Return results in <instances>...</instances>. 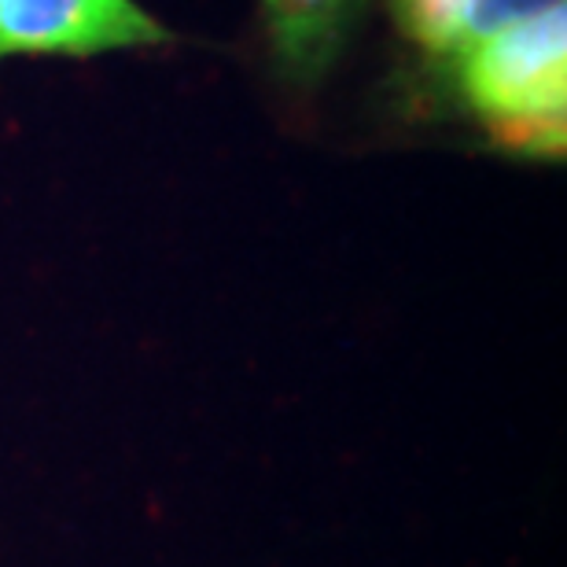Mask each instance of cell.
Returning a JSON list of instances; mask_svg holds the SVG:
<instances>
[{"label": "cell", "instance_id": "obj_4", "mask_svg": "<svg viewBox=\"0 0 567 567\" xmlns=\"http://www.w3.org/2000/svg\"><path fill=\"white\" fill-rule=\"evenodd\" d=\"M354 0H262L266 27L291 74H317L332 55Z\"/></svg>", "mask_w": 567, "mask_h": 567}, {"label": "cell", "instance_id": "obj_3", "mask_svg": "<svg viewBox=\"0 0 567 567\" xmlns=\"http://www.w3.org/2000/svg\"><path fill=\"white\" fill-rule=\"evenodd\" d=\"M553 4L564 0H391L405 38L442 63Z\"/></svg>", "mask_w": 567, "mask_h": 567}, {"label": "cell", "instance_id": "obj_2", "mask_svg": "<svg viewBox=\"0 0 567 567\" xmlns=\"http://www.w3.org/2000/svg\"><path fill=\"white\" fill-rule=\"evenodd\" d=\"M166 27L137 0H0V63L16 55H85L163 44Z\"/></svg>", "mask_w": 567, "mask_h": 567}, {"label": "cell", "instance_id": "obj_1", "mask_svg": "<svg viewBox=\"0 0 567 567\" xmlns=\"http://www.w3.org/2000/svg\"><path fill=\"white\" fill-rule=\"evenodd\" d=\"M464 107L486 133L524 155H564L567 144V4H553L472 44L457 60Z\"/></svg>", "mask_w": 567, "mask_h": 567}]
</instances>
